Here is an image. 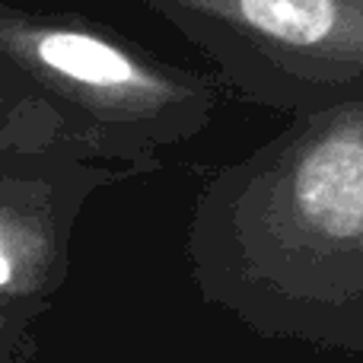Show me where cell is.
Returning a JSON list of instances; mask_svg holds the SVG:
<instances>
[{
    "instance_id": "1",
    "label": "cell",
    "mask_w": 363,
    "mask_h": 363,
    "mask_svg": "<svg viewBox=\"0 0 363 363\" xmlns=\"http://www.w3.org/2000/svg\"><path fill=\"white\" fill-rule=\"evenodd\" d=\"M185 258L201 300L262 338L363 351V99L211 169Z\"/></svg>"
},
{
    "instance_id": "2",
    "label": "cell",
    "mask_w": 363,
    "mask_h": 363,
    "mask_svg": "<svg viewBox=\"0 0 363 363\" xmlns=\"http://www.w3.org/2000/svg\"><path fill=\"white\" fill-rule=\"evenodd\" d=\"M220 96L213 74L96 19L0 10L4 147L67 153L125 179L157 176L166 153L213 125Z\"/></svg>"
},
{
    "instance_id": "3",
    "label": "cell",
    "mask_w": 363,
    "mask_h": 363,
    "mask_svg": "<svg viewBox=\"0 0 363 363\" xmlns=\"http://www.w3.org/2000/svg\"><path fill=\"white\" fill-rule=\"evenodd\" d=\"M223 93L281 115L363 99V0H140Z\"/></svg>"
},
{
    "instance_id": "4",
    "label": "cell",
    "mask_w": 363,
    "mask_h": 363,
    "mask_svg": "<svg viewBox=\"0 0 363 363\" xmlns=\"http://www.w3.org/2000/svg\"><path fill=\"white\" fill-rule=\"evenodd\" d=\"M0 150V303L42 315L67 281L80 211L125 176L55 150Z\"/></svg>"
},
{
    "instance_id": "5",
    "label": "cell",
    "mask_w": 363,
    "mask_h": 363,
    "mask_svg": "<svg viewBox=\"0 0 363 363\" xmlns=\"http://www.w3.org/2000/svg\"><path fill=\"white\" fill-rule=\"evenodd\" d=\"M35 319L38 315L26 313V309L0 303V351H6V347H35V338H32V322Z\"/></svg>"
},
{
    "instance_id": "6",
    "label": "cell",
    "mask_w": 363,
    "mask_h": 363,
    "mask_svg": "<svg viewBox=\"0 0 363 363\" xmlns=\"http://www.w3.org/2000/svg\"><path fill=\"white\" fill-rule=\"evenodd\" d=\"M32 351L35 347H6V351H0V363H26L32 357Z\"/></svg>"
}]
</instances>
